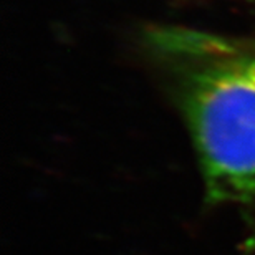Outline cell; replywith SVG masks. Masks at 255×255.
<instances>
[{
    "label": "cell",
    "mask_w": 255,
    "mask_h": 255,
    "mask_svg": "<svg viewBox=\"0 0 255 255\" xmlns=\"http://www.w3.org/2000/svg\"><path fill=\"white\" fill-rule=\"evenodd\" d=\"M151 47L179 78L209 201L255 204V38L167 27Z\"/></svg>",
    "instance_id": "6da1fadb"
}]
</instances>
